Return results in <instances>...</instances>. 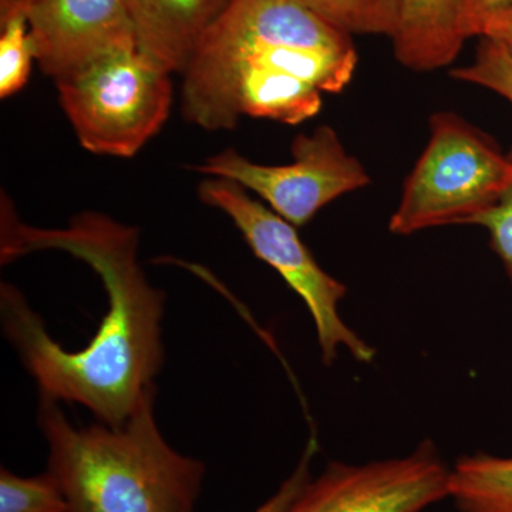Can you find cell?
I'll use <instances>...</instances> for the list:
<instances>
[{"label": "cell", "instance_id": "obj_1", "mask_svg": "<svg viewBox=\"0 0 512 512\" xmlns=\"http://www.w3.org/2000/svg\"><path fill=\"white\" fill-rule=\"evenodd\" d=\"M137 248V229L106 215L86 212L67 228H35L3 204V264L57 249L82 259L103 281L109 306L80 350L56 342L15 286H0V311L6 338L35 380L40 399L80 404L109 426L123 424L157 392L154 379L164 365L165 293L148 282Z\"/></svg>", "mask_w": 512, "mask_h": 512}, {"label": "cell", "instance_id": "obj_18", "mask_svg": "<svg viewBox=\"0 0 512 512\" xmlns=\"http://www.w3.org/2000/svg\"><path fill=\"white\" fill-rule=\"evenodd\" d=\"M315 451L316 443L312 441L306 447L301 461H299L291 476L286 478L281 487H279V490L269 500H266L261 507L256 508L254 512H284L288 505L298 497L302 488L311 480V461L313 456H315Z\"/></svg>", "mask_w": 512, "mask_h": 512}, {"label": "cell", "instance_id": "obj_7", "mask_svg": "<svg viewBox=\"0 0 512 512\" xmlns=\"http://www.w3.org/2000/svg\"><path fill=\"white\" fill-rule=\"evenodd\" d=\"M292 163H252L234 150H225L198 165L211 178L234 181L256 192L271 210L299 228L308 224L323 207L342 195L370 184V175L329 126L312 134H299L292 143Z\"/></svg>", "mask_w": 512, "mask_h": 512}, {"label": "cell", "instance_id": "obj_4", "mask_svg": "<svg viewBox=\"0 0 512 512\" xmlns=\"http://www.w3.org/2000/svg\"><path fill=\"white\" fill-rule=\"evenodd\" d=\"M429 124V143L390 218L396 235L471 225L512 184V161L480 128L451 111H437Z\"/></svg>", "mask_w": 512, "mask_h": 512}, {"label": "cell", "instance_id": "obj_12", "mask_svg": "<svg viewBox=\"0 0 512 512\" xmlns=\"http://www.w3.org/2000/svg\"><path fill=\"white\" fill-rule=\"evenodd\" d=\"M448 498L458 512H512V457L458 458L451 467Z\"/></svg>", "mask_w": 512, "mask_h": 512}, {"label": "cell", "instance_id": "obj_8", "mask_svg": "<svg viewBox=\"0 0 512 512\" xmlns=\"http://www.w3.org/2000/svg\"><path fill=\"white\" fill-rule=\"evenodd\" d=\"M451 467L430 441L409 456L330 463L284 512H423L448 498Z\"/></svg>", "mask_w": 512, "mask_h": 512}, {"label": "cell", "instance_id": "obj_6", "mask_svg": "<svg viewBox=\"0 0 512 512\" xmlns=\"http://www.w3.org/2000/svg\"><path fill=\"white\" fill-rule=\"evenodd\" d=\"M198 195L204 204L225 212L256 258L274 268L305 302L315 323L325 365H332L340 349L349 350L357 362L375 359L376 350L353 332L340 315V302L348 289L322 269L291 222L249 197L245 188L234 181H202Z\"/></svg>", "mask_w": 512, "mask_h": 512}, {"label": "cell", "instance_id": "obj_9", "mask_svg": "<svg viewBox=\"0 0 512 512\" xmlns=\"http://www.w3.org/2000/svg\"><path fill=\"white\" fill-rule=\"evenodd\" d=\"M6 13L25 16L36 62L55 83L101 57L137 49L124 0H0Z\"/></svg>", "mask_w": 512, "mask_h": 512}, {"label": "cell", "instance_id": "obj_15", "mask_svg": "<svg viewBox=\"0 0 512 512\" xmlns=\"http://www.w3.org/2000/svg\"><path fill=\"white\" fill-rule=\"evenodd\" d=\"M0 512H69V504L49 471L36 477H20L2 467Z\"/></svg>", "mask_w": 512, "mask_h": 512}, {"label": "cell", "instance_id": "obj_10", "mask_svg": "<svg viewBox=\"0 0 512 512\" xmlns=\"http://www.w3.org/2000/svg\"><path fill=\"white\" fill-rule=\"evenodd\" d=\"M231 0H124L137 49L170 74L185 72Z\"/></svg>", "mask_w": 512, "mask_h": 512}, {"label": "cell", "instance_id": "obj_19", "mask_svg": "<svg viewBox=\"0 0 512 512\" xmlns=\"http://www.w3.org/2000/svg\"><path fill=\"white\" fill-rule=\"evenodd\" d=\"M510 6L512 0H461V35L466 40L480 36V29L485 20Z\"/></svg>", "mask_w": 512, "mask_h": 512}, {"label": "cell", "instance_id": "obj_13", "mask_svg": "<svg viewBox=\"0 0 512 512\" xmlns=\"http://www.w3.org/2000/svg\"><path fill=\"white\" fill-rule=\"evenodd\" d=\"M318 15L349 35L390 37L396 29L402 0H302Z\"/></svg>", "mask_w": 512, "mask_h": 512}, {"label": "cell", "instance_id": "obj_14", "mask_svg": "<svg viewBox=\"0 0 512 512\" xmlns=\"http://www.w3.org/2000/svg\"><path fill=\"white\" fill-rule=\"evenodd\" d=\"M35 47L22 13L0 15V97L18 93L28 83Z\"/></svg>", "mask_w": 512, "mask_h": 512}, {"label": "cell", "instance_id": "obj_16", "mask_svg": "<svg viewBox=\"0 0 512 512\" xmlns=\"http://www.w3.org/2000/svg\"><path fill=\"white\" fill-rule=\"evenodd\" d=\"M450 76L500 94L512 104V55L500 43L481 40L473 63L451 70ZM508 158L512 161V147Z\"/></svg>", "mask_w": 512, "mask_h": 512}, {"label": "cell", "instance_id": "obj_5", "mask_svg": "<svg viewBox=\"0 0 512 512\" xmlns=\"http://www.w3.org/2000/svg\"><path fill=\"white\" fill-rule=\"evenodd\" d=\"M138 49L119 50L56 82L67 119L86 150L133 157L163 128L173 82Z\"/></svg>", "mask_w": 512, "mask_h": 512}, {"label": "cell", "instance_id": "obj_11", "mask_svg": "<svg viewBox=\"0 0 512 512\" xmlns=\"http://www.w3.org/2000/svg\"><path fill=\"white\" fill-rule=\"evenodd\" d=\"M460 8L461 0H402L390 36L396 59L414 72L450 66L466 43Z\"/></svg>", "mask_w": 512, "mask_h": 512}, {"label": "cell", "instance_id": "obj_17", "mask_svg": "<svg viewBox=\"0 0 512 512\" xmlns=\"http://www.w3.org/2000/svg\"><path fill=\"white\" fill-rule=\"evenodd\" d=\"M471 225L487 229L491 248L503 262L512 285V184L504 192L500 201L490 210L474 218Z\"/></svg>", "mask_w": 512, "mask_h": 512}, {"label": "cell", "instance_id": "obj_20", "mask_svg": "<svg viewBox=\"0 0 512 512\" xmlns=\"http://www.w3.org/2000/svg\"><path fill=\"white\" fill-rule=\"evenodd\" d=\"M480 37L500 43L512 55V6L485 20Z\"/></svg>", "mask_w": 512, "mask_h": 512}, {"label": "cell", "instance_id": "obj_3", "mask_svg": "<svg viewBox=\"0 0 512 512\" xmlns=\"http://www.w3.org/2000/svg\"><path fill=\"white\" fill-rule=\"evenodd\" d=\"M156 393L120 426L97 421L76 427L59 403L39 399L47 471L62 488L69 512H194L205 466L164 439Z\"/></svg>", "mask_w": 512, "mask_h": 512}, {"label": "cell", "instance_id": "obj_2", "mask_svg": "<svg viewBox=\"0 0 512 512\" xmlns=\"http://www.w3.org/2000/svg\"><path fill=\"white\" fill-rule=\"evenodd\" d=\"M352 35L302 0H231L183 73L185 119L231 130L244 116L296 126L355 76Z\"/></svg>", "mask_w": 512, "mask_h": 512}]
</instances>
